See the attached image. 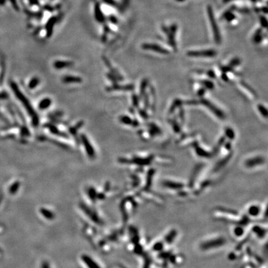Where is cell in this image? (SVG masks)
Listing matches in <instances>:
<instances>
[{"mask_svg": "<svg viewBox=\"0 0 268 268\" xmlns=\"http://www.w3.org/2000/svg\"><path fill=\"white\" fill-rule=\"evenodd\" d=\"M40 83V80L37 77H34L30 80V81L29 83V88L30 89H33L35 88H36L38 85Z\"/></svg>", "mask_w": 268, "mask_h": 268, "instance_id": "f1b7e54d", "label": "cell"}, {"mask_svg": "<svg viewBox=\"0 0 268 268\" xmlns=\"http://www.w3.org/2000/svg\"><path fill=\"white\" fill-rule=\"evenodd\" d=\"M11 87L12 89V91H14V94L16 96V97L22 103L24 106L25 107V109H26L27 111L28 112V113L31 116L32 119H33V125L34 126L37 127L39 122V117H38L35 111H34L33 107H32V106L30 105V103H29V101H28V98L21 92V91H20V89H19L18 87L17 86V85L15 83H12Z\"/></svg>", "mask_w": 268, "mask_h": 268, "instance_id": "6da1fadb", "label": "cell"}, {"mask_svg": "<svg viewBox=\"0 0 268 268\" xmlns=\"http://www.w3.org/2000/svg\"><path fill=\"white\" fill-rule=\"evenodd\" d=\"M43 214L44 215H46V216L47 217H48V218H49V217L50 218L51 217H52V215L50 214H50H49V212L48 211H47V210H44V211L43 212Z\"/></svg>", "mask_w": 268, "mask_h": 268, "instance_id": "f6af8a7d", "label": "cell"}, {"mask_svg": "<svg viewBox=\"0 0 268 268\" xmlns=\"http://www.w3.org/2000/svg\"><path fill=\"white\" fill-rule=\"evenodd\" d=\"M205 93H206V89L203 87V88H200L199 89V91H197V95H198L199 97L202 98L204 95V94H205Z\"/></svg>", "mask_w": 268, "mask_h": 268, "instance_id": "60d3db41", "label": "cell"}, {"mask_svg": "<svg viewBox=\"0 0 268 268\" xmlns=\"http://www.w3.org/2000/svg\"><path fill=\"white\" fill-rule=\"evenodd\" d=\"M73 63L67 61H56L54 63V67L56 69H62L64 68L69 67L72 65Z\"/></svg>", "mask_w": 268, "mask_h": 268, "instance_id": "ac0fdd59", "label": "cell"}, {"mask_svg": "<svg viewBox=\"0 0 268 268\" xmlns=\"http://www.w3.org/2000/svg\"><path fill=\"white\" fill-rule=\"evenodd\" d=\"M119 120L122 123L124 124L125 125H131L132 123V119L127 116H120L119 118Z\"/></svg>", "mask_w": 268, "mask_h": 268, "instance_id": "f546056e", "label": "cell"}, {"mask_svg": "<svg viewBox=\"0 0 268 268\" xmlns=\"http://www.w3.org/2000/svg\"><path fill=\"white\" fill-rule=\"evenodd\" d=\"M265 162L266 159L263 156H256L246 159L245 162V166L247 168H252L264 164Z\"/></svg>", "mask_w": 268, "mask_h": 268, "instance_id": "8992f818", "label": "cell"}, {"mask_svg": "<svg viewBox=\"0 0 268 268\" xmlns=\"http://www.w3.org/2000/svg\"><path fill=\"white\" fill-rule=\"evenodd\" d=\"M52 104V100L50 98H46L43 99L39 104V109L43 111L47 109L48 107H49Z\"/></svg>", "mask_w": 268, "mask_h": 268, "instance_id": "ffe728a7", "label": "cell"}, {"mask_svg": "<svg viewBox=\"0 0 268 268\" xmlns=\"http://www.w3.org/2000/svg\"><path fill=\"white\" fill-rule=\"evenodd\" d=\"M240 63H241V60L239 58H234L233 59H232L230 62L228 66H229L230 67H231L232 68H234L235 67L238 66L240 64Z\"/></svg>", "mask_w": 268, "mask_h": 268, "instance_id": "4dcf8cb0", "label": "cell"}, {"mask_svg": "<svg viewBox=\"0 0 268 268\" xmlns=\"http://www.w3.org/2000/svg\"><path fill=\"white\" fill-rule=\"evenodd\" d=\"M207 75L210 78H212V79L215 78V77H216L215 73L214 71H212V70H209V71L207 72Z\"/></svg>", "mask_w": 268, "mask_h": 268, "instance_id": "ab89813d", "label": "cell"}, {"mask_svg": "<svg viewBox=\"0 0 268 268\" xmlns=\"http://www.w3.org/2000/svg\"><path fill=\"white\" fill-rule=\"evenodd\" d=\"M83 122L82 121H81V122H80L79 123H78L77 124H76L75 126L72 127V128H70V133H72L73 135H74V134L76 133V131H77V130H78L79 128H80V127L83 125Z\"/></svg>", "mask_w": 268, "mask_h": 268, "instance_id": "836d02e7", "label": "cell"}, {"mask_svg": "<svg viewBox=\"0 0 268 268\" xmlns=\"http://www.w3.org/2000/svg\"><path fill=\"white\" fill-rule=\"evenodd\" d=\"M177 1H184V0H177Z\"/></svg>", "mask_w": 268, "mask_h": 268, "instance_id": "bcb514c9", "label": "cell"}, {"mask_svg": "<svg viewBox=\"0 0 268 268\" xmlns=\"http://www.w3.org/2000/svg\"><path fill=\"white\" fill-rule=\"evenodd\" d=\"M261 207L258 204H252L247 209V214L253 218H256L261 214Z\"/></svg>", "mask_w": 268, "mask_h": 268, "instance_id": "8fae6325", "label": "cell"}, {"mask_svg": "<svg viewBox=\"0 0 268 268\" xmlns=\"http://www.w3.org/2000/svg\"><path fill=\"white\" fill-rule=\"evenodd\" d=\"M62 81L65 83H81L82 79L78 76H65L62 78Z\"/></svg>", "mask_w": 268, "mask_h": 268, "instance_id": "d6986e66", "label": "cell"}, {"mask_svg": "<svg viewBox=\"0 0 268 268\" xmlns=\"http://www.w3.org/2000/svg\"><path fill=\"white\" fill-rule=\"evenodd\" d=\"M148 129H149L150 135L151 137H155L156 135H159V134H161V133H162L161 129H159V127L158 126H157L155 124H154V123L149 124Z\"/></svg>", "mask_w": 268, "mask_h": 268, "instance_id": "e0dca14e", "label": "cell"}, {"mask_svg": "<svg viewBox=\"0 0 268 268\" xmlns=\"http://www.w3.org/2000/svg\"><path fill=\"white\" fill-rule=\"evenodd\" d=\"M200 103L207 108L217 117L220 119V120H225L226 117L225 113L220 109H219L217 106H216L214 104H213L211 101L207 100V99L201 98L200 100Z\"/></svg>", "mask_w": 268, "mask_h": 268, "instance_id": "3957f363", "label": "cell"}, {"mask_svg": "<svg viewBox=\"0 0 268 268\" xmlns=\"http://www.w3.org/2000/svg\"><path fill=\"white\" fill-rule=\"evenodd\" d=\"M253 233L259 239H263L266 235V230L260 226H254L252 228Z\"/></svg>", "mask_w": 268, "mask_h": 268, "instance_id": "5bb4252c", "label": "cell"}, {"mask_svg": "<svg viewBox=\"0 0 268 268\" xmlns=\"http://www.w3.org/2000/svg\"><path fill=\"white\" fill-rule=\"evenodd\" d=\"M139 114L140 116L145 119H147L148 118V114L145 109H140Z\"/></svg>", "mask_w": 268, "mask_h": 268, "instance_id": "74e56055", "label": "cell"}, {"mask_svg": "<svg viewBox=\"0 0 268 268\" xmlns=\"http://www.w3.org/2000/svg\"><path fill=\"white\" fill-rule=\"evenodd\" d=\"M227 243L225 238L217 237L203 241L200 244V249L203 251H210L222 247Z\"/></svg>", "mask_w": 268, "mask_h": 268, "instance_id": "7a4b0ae2", "label": "cell"}, {"mask_svg": "<svg viewBox=\"0 0 268 268\" xmlns=\"http://www.w3.org/2000/svg\"><path fill=\"white\" fill-rule=\"evenodd\" d=\"M148 81L147 79H143L142 80V81L141 83V85H140V95L142 98L143 97V96L145 94L146 89V87H147V86H148Z\"/></svg>", "mask_w": 268, "mask_h": 268, "instance_id": "d4e9b609", "label": "cell"}, {"mask_svg": "<svg viewBox=\"0 0 268 268\" xmlns=\"http://www.w3.org/2000/svg\"><path fill=\"white\" fill-rule=\"evenodd\" d=\"M225 137H227L229 140H234L235 137V133L233 129L231 127H227L225 129Z\"/></svg>", "mask_w": 268, "mask_h": 268, "instance_id": "cb8c5ba5", "label": "cell"}, {"mask_svg": "<svg viewBox=\"0 0 268 268\" xmlns=\"http://www.w3.org/2000/svg\"><path fill=\"white\" fill-rule=\"evenodd\" d=\"M162 184L164 188L171 190H180L184 187L183 183L171 180H165L162 183Z\"/></svg>", "mask_w": 268, "mask_h": 268, "instance_id": "ba28073f", "label": "cell"}, {"mask_svg": "<svg viewBox=\"0 0 268 268\" xmlns=\"http://www.w3.org/2000/svg\"><path fill=\"white\" fill-rule=\"evenodd\" d=\"M164 243L162 241H157L153 245L152 250L155 252H161L164 248Z\"/></svg>", "mask_w": 268, "mask_h": 268, "instance_id": "484cf974", "label": "cell"}, {"mask_svg": "<svg viewBox=\"0 0 268 268\" xmlns=\"http://www.w3.org/2000/svg\"><path fill=\"white\" fill-rule=\"evenodd\" d=\"M222 79L223 81L227 82L228 81V77L226 75V73H223L222 75Z\"/></svg>", "mask_w": 268, "mask_h": 268, "instance_id": "7bdbcfd3", "label": "cell"}, {"mask_svg": "<svg viewBox=\"0 0 268 268\" xmlns=\"http://www.w3.org/2000/svg\"><path fill=\"white\" fill-rule=\"evenodd\" d=\"M245 233V228L243 225L237 224L235 225L232 229V234L234 237L237 238H241L244 236Z\"/></svg>", "mask_w": 268, "mask_h": 268, "instance_id": "7c38bea8", "label": "cell"}, {"mask_svg": "<svg viewBox=\"0 0 268 268\" xmlns=\"http://www.w3.org/2000/svg\"><path fill=\"white\" fill-rule=\"evenodd\" d=\"M142 48L146 50H150L152 52L163 55L169 54V52L167 49L155 43H144L142 45Z\"/></svg>", "mask_w": 268, "mask_h": 268, "instance_id": "52a82bcc", "label": "cell"}, {"mask_svg": "<svg viewBox=\"0 0 268 268\" xmlns=\"http://www.w3.org/2000/svg\"><path fill=\"white\" fill-rule=\"evenodd\" d=\"M232 154H230L229 155H228L227 156H226L224 158H223L222 160H220L218 163L216 165V167H215V169H219V168L223 167V166H225L226 164V163L230 160V158L232 157Z\"/></svg>", "mask_w": 268, "mask_h": 268, "instance_id": "603a6c76", "label": "cell"}, {"mask_svg": "<svg viewBox=\"0 0 268 268\" xmlns=\"http://www.w3.org/2000/svg\"><path fill=\"white\" fill-rule=\"evenodd\" d=\"M207 12L208 16L210 19V24H211V26L212 28L215 41L217 43H220L221 42V35L217 25V22L211 7H208Z\"/></svg>", "mask_w": 268, "mask_h": 268, "instance_id": "277c9868", "label": "cell"}, {"mask_svg": "<svg viewBox=\"0 0 268 268\" xmlns=\"http://www.w3.org/2000/svg\"><path fill=\"white\" fill-rule=\"evenodd\" d=\"M46 127L49 129L50 132H52V133H54V135H57L64 137H67V135H65V134H64L63 133L61 132L60 131H59L58 130V129H57L55 125H54L52 124H47L46 125Z\"/></svg>", "mask_w": 268, "mask_h": 268, "instance_id": "7402d4cb", "label": "cell"}, {"mask_svg": "<svg viewBox=\"0 0 268 268\" xmlns=\"http://www.w3.org/2000/svg\"><path fill=\"white\" fill-rule=\"evenodd\" d=\"M241 85L243 86L245 89H246L248 91H249V92H250V93H251L252 95H253V96H256V92H255L250 86H249L248 85H247V84L246 83H245V82H241Z\"/></svg>", "mask_w": 268, "mask_h": 268, "instance_id": "e575fe53", "label": "cell"}, {"mask_svg": "<svg viewBox=\"0 0 268 268\" xmlns=\"http://www.w3.org/2000/svg\"><path fill=\"white\" fill-rule=\"evenodd\" d=\"M225 148L227 150H230L232 148V144H231V142H225Z\"/></svg>", "mask_w": 268, "mask_h": 268, "instance_id": "b9f144b4", "label": "cell"}, {"mask_svg": "<svg viewBox=\"0 0 268 268\" xmlns=\"http://www.w3.org/2000/svg\"><path fill=\"white\" fill-rule=\"evenodd\" d=\"M81 142H82L84 146L85 147V150H86V151L89 157L93 158L95 155V152L94 151V149L93 148L92 145H91V143L89 142L87 137L85 135H81Z\"/></svg>", "mask_w": 268, "mask_h": 268, "instance_id": "9c48e42d", "label": "cell"}, {"mask_svg": "<svg viewBox=\"0 0 268 268\" xmlns=\"http://www.w3.org/2000/svg\"><path fill=\"white\" fill-rule=\"evenodd\" d=\"M132 99L133 106L135 107H138V105H139V99H138V97L137 96L136 94H134L132 95Z\"/></svg>", "mask_w": 268, "mask_h": 268, "instance_id": "d590c367", "label": "cell"}, {"mask_svg": "<svg viewBox=\"0 0 268 268\" xmlns=\"http://www.w3.org/2000/svg\"><path fill=\"white\" fill-rule=\"evenodd\" d=\"M183 103V101L182 100H181L180 99H176L173 102V103H172V104L169 108V114L173 113L177 108H180L181 107Z\"/></svg>", "mask_w": 268, "mask_h": 268, "instance_id": "44dd1931", "label": "cell"}, {"mask_svg": "<svg viewBox=\"0 0 268 268\" xmlns=\"http://www.w3.org/2000/svg\"><path fill=\"white\" fill-rule=\"evenodd\" d=\"M225 138H226L225 137H223H223H222L219 139V142H218V143H217V145L216 147H215V150L216 151H218L220 150V148L222 147V145H224V143H225Z\"/></svg>", "mask_w": 268, "mask_h": 268, "instance_id": "d6a6232c", "label": "cell"}, {"mask_svg": "<svg viewBox=\"0 0 268 268\" xmlns=\"http://www.w3.org/2000/svg\"><path fill=\"white\" fill-rule=\"evenodd\" d=\"M217 53L214 50H206L199 51H189L187 52V55L190 57H204V58H213L215 57Z\"/></svg>", "mask_w": 268, "mask_h": 268, "instance_id": "5b68a950", "label": "cell"}, {"mask_svg": "<svg viewBox=\"0 0 268 268\" xmlns=\"http://www.w3.org/2000/svg\"><path fill=\"white\" fill-rule=\"evenodd\" d=\"M177 235V232L176 230H172L168 233L167 235H165L164 237V243H167L168 245L171 244L174 240L176 239Z\"/></svg>", "mask_w": 268, "mask_h": 268, "instance_id": "9a60e30c", "label": "cell"}, {"mask_svg": "<svg viewBox=\"0 0 268 268\" xmlns=\"http://www.w3.org/2000/svg\"><path fill=\"white\" fill-rule=\"evenodd\" d=\"M143 99H144V106L145 109L148 108L150 106V100H149V96L147 94H145L143 96Z\"/></svg>", "mask_w": 268, "mask_h": 268, "instance_id": "8d00e7d4", "label": "cell"}, {"mask_svg": "<svg viewBox=\"0 0 268 268\" xmlns=\"http://www.w3.org/2000/svg\"><path fill=\"white\" fill-rule=\"evenodd\" d=\"M171 124L172 127H173V129L175 131V132H176V133H180L181 132V127H180V125H179V124L176 122L175 120H173V121H172Z\"/></svg>", "mask_w": 268, "mask_h": 268, "instance_id": "1f68e13d", "label": "cell"}, {"mask_svg": "<svg viewBox=\"0 0 268 268\" xmlns=\"http://www.w3.org/2000/svg\"><path fill=\"white\" fill-rule=\"evenodd\" d=\"M133 127H137L139 125V122H138V121L137 120H132V125Z\"/></svg>", "mask_w": 268, "mask_h": 268, "instance_id": "ee69618b", "label": "cell"}, {"mask_svg": "<svg viewBox=\"0 0 268 268\" xmlns=\"http://www.w3.org/2000/svg\"><path fill=\"white\" fill-rule=\"evenodd\" d=\"M86 262L88 263H86L89 267H90V268H99L97 264H96L95 263H94L93 261L90 259H88L87 261H86Z\"/></svg>", "mask_w": 268, "mask_h": 268, "instance_id": "f35d334b", "label": "cell"}, {"mask_svg": "<svg viewBox=\"0 0 268 268\" xmlns=\"http://www.w3.org/2000/svg\"><path fill=\"white\" fill-rule=\"evenodd\" d=\"M257 108L261 116H262L263 117H264L265 119H267V114H268L267 108L264 105L261 104H259L257 106Z\"/></svg>", "mask_w": 268, "mask_h": 268, "instance_id": "83f0119b", "label": "cell"}, {"mask_svg": "<svg viewBox=\"0 0 268 268\" xmlns=\"http://www.w3.org/2000/svg\"><path fill=\"white\" fill-rule=\"evenodd\" d=\"M200 83L205 89H213L214 88V83L210 80H202Z\"/></svg>", "mask_w": 268, "mask_h": 268, "instance_id": "4316f807", "label": "cell"}, {"mask_svg": "<svg viewBox=\"0 0 268 268\" xmlns=\"http://www.w3.org/2000/svg\"><path fill=\"white\" fill-rule=\"evenodd\" d=\"M194 146L195 148V151L197 156H199L202 158H210L212 156V154H211V153H210V152L205 150L204 149H203L197 144L194 145Z\"/></svg>", "mask_w": 268, "mask_h": 268, "instance_id": "4fadbf2b", "label": "cell"}, {"mask_svg": "<svg viewBox=\"0 0 268 268\" xmlns=\"http://www.w3.org/2000/svg\"><path fill=\"white\" fill-rule=\"evenodd\" d=\"M134 88L133 85H127L125 86H120L118 85H114L112 86L107 88L108 91H113V90H123V91H131Z\"/></svg>", "mask_w": 268, "mask_h": 268, "instance_id": "2e32d148", "label": "cell"}, {"mask_svg": "<svg viewBox=\"0 0 268 268\" xmlns=\"http://www.w3.org/2000/svg\"><path fill=\"white\" fill-rule=\"evenodd\" d=\"M154 155H150L147 157H134L132 160L131 161L132 163H135L139 166H146L150 164L151 162L154 159Z\"/></svg>", "mask_w": 268, "mask_h": 268, "instance_id": "30bf717a", "label": "cell"}]
</instances>
